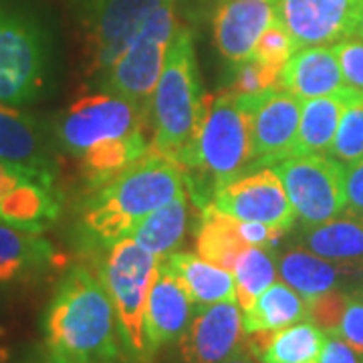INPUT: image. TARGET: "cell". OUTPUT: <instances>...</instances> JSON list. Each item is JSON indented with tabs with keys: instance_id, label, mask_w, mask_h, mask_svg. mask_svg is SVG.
Instances as JSON below:
<instances>
[{
	"instance_id": "ab89813d",
	"label": "cell",
	"mask_w": 363,
	"mask_h": 363,
	"mask_svg": "<svg viewBox=\"0 0 363 363\" xmlns=\"http://www.w3.org/2000/svg\"><path fill=\"white\" fill-rule=\"evenodd\" d=\"M351 37L363 40V6H362V11H359V14H357V21H355V26H353Z\"/></svg>"
},
{
	"instance_id": "7bdbcfd3",
	"label": "cell",
	"mask_w": 363,
	"mask_h": 363,
	"mask_svg": "<svg viewBox=\"0 0 363 363\" xmlns=\"http://www.w3.org/2000/svg\"><path fill=\"white\" fill-rule=\"evenodd\" d=\"M119 363H125V362H119Z\"/></svg>"
},
{
	"instance_id": "6da1fadb",
	"label": "cell",
	"mask_w": 363,
	"mask_h": 363,
	"mask_svg": "<svg viewBox=\"0 0 363 363\" xmlns=\"http://www.w3.org/2000/svg\"><path fill=\"white\" fill-rule=\"evenodd\" d=\"M145 117L143 105L113 91L87 95L67 109L59 123V140L71 156L81 160L93 190L147 154Z\"/></svg>"
},
{
	"instance_id": "1f68e13d",
	"label": "cell",
	"mask_w": 363,
	"mask_h": 363,
	"mask_svg": "<svg viewBox=\"0 0 363 363\" xmlns=\"http://www.w3.org/2000/svg\"><path fill=\"white\" fill-rule=\"evenodd\" d=\"M295 51H297V45H295L293 37L289 35V30L281 23L274 21L257 40L252 59H257L264 65L283 69Z\"/></svg>"
},
{
	"instance_id": "60d3db41",
	"label": "cell",
	"mask_w": 363,
	"mask_h": 363,
	"mask_svg": "<svg viewBox=\"0 0 363 363\" xmlns=\"http://www.w3.org/2000/svg\"><path fill=\"white\" fill-rule=\"evenodd\" d=\"M49 363H63V362H57V359H52V357H49Z\"/></svg>"
},
{
	"instance_id": "484cf974",
	"label": "cell",
	"mask_w": 363,
	"mask_h": 363,
	"mask_svg": "<svg viewBox=\"0 0 363 363\" xmlns=\"http://www.w3.org/2000/svg\"><path fill=\"white\" fill-rule=\"evenodd\" d=\"M277 267L283 283L309 301L335 289L345 267L351 264H335L333 260L323 259L307 248H291L277 260Z\"/></svg>"
},
{
	"instance_id": "b9f144b4",
	"label": "cell",
	"mask_w": 363,
	"mask_h": 363,
	"mask_svg": "<svg viewBox=\"0 0 363 363\" xmlns=\"http://www.w3.org/2000/svg\"><path fill=\"white\" fill-rule=\"evenodd\" d=\"M362 298H363V291H362Z\"/></svg>"
},
{
	"instance_id": "4316f807",
	"label": "cell",
	"mask_w": 363,
	"mask_h": 363,
	"mask_svg": "<svg viewBox=\"0 0 363 363\" xmlns=\"http://www.w3.org/2000/svg\"><path fill=\"white\" fill-rule=\"evenodd\" d=\"M247 248L238 233V220L214 206H204L202 222L196 234V252L208 262L234 271L236 259Z\"/></svg>"
},
{
	"instance_id": "9c48e42d",
	"label": "cell",
	"mask_w": 363,
	"mask_h": 363,
	"mask_svg": "<svg viewBox=\"0 0 363 363\" xmlns=\"http://www.w3.org/2000/svg\"><path fill=\"white\" fill-rule=\"evenodd\" d=\"M43 81L45 45L37 26L0 6V104H28Z\"/></svg>"
},
{
	"instance_id": "f35d334b",
	"label": "cell",
	"mask_w": 363,
	"mask_h": 363,
	"mask_svg": "<svg viewBox=\"0 0 363 363\" xmlns=\"http://www.w3.org/2000/svg\"><path fill=\"white\" fill-rule=\"evenodd\" d=\"M224 363H255V355L248 350H238L230 359H226Z\"/></svg>"
},
{
	"instance_id": "4dcf8cb0",
	"label": "cell",
	"mask_w": 363,
	"mask_h": 363,
	"mask_svg": "<svg viewBox=\"0 0 363 363\" xmlns=\"http://www.w3.org/2000/svg\"><path fill=\"white\" fill-rule=\"evenodd\" d=\"M279 77H281V69L264 65L257 59H248L242 63H236L233 81L226 89L236 97L257 99L269 91L279 89Z\"/></svg>"
},
{
	"instance_id": "5b68a950",
	"label": "cell",
	"mask_w": 363,
	"mask_h": 363,
	"mask_svg": "<svg viewBox=\"0 0 363 363\" xmlns=\"http://www.w3.org/2000/svg\"><path fill=\"white\" fill-rule=\"evenodd\" d=\"M204 111L194 43L188 28L180 26L169 43L164 71L147 105L152 123L150 150L180 164L192 145Z\"/></svg>"
},
{
	"instance_id": "83f0119b",
	"label": "cell",
	"mask_w": 363,
	"mask_h": 363,
	"mask_svg": "<svg viewBox=\"0 0 363 363\" xmlns=\"http://www.w3.org/2000/svg\"><path fill=\"white\" fill-rule=\"evenodd\" d=\"M327 333L305 319L271 333L259 359L262 363H317Z\"/></svg>"
},
{
	"instance_id": "f1b7e54d",
	"label": "cell",
	"mask_w": 363,
	"mask_h": 363,
	"mask_svg": "<svg viewBox=\"0 0 363 363\" xmlns=\"http://www.w3.org/2000/svg\"><path fill=\"white\" fill-rule=\"evenodd\" d=\"M277 259L272 248L247 247L234 264V283H236V303L240 311H247L252 303L277 281Z\"/></svg>"
},
{
	"instance_id": "9a60e30c",
	"label": "cell",
	"mask_w": 363,
	"mask_h": 363,
	"mask_svg": "<svg viewBox=\"0 0 363 363\" xmlns=\"http://www.w3.org/2000/svg\"><path fill=\"white\" fill-rule=\"evenodd\" d=\"M303 101L293 93L272 89L255 105L250 121V157L262 166L293 156Z\"/></svg>"
},
{
	"instance_id": "52a82bcc",
	"label": "cell",
	"mask_w": 363,
	"mask_h": 363,
	"mask_svg": "<svg viewBox=\"0 0 363 363\" xmlns=\"http://www.w3.org/2000/svg\"><path fill=\"white\" fill-rule=\"evenodd\" d=\"M178 28L180 25L174 13V0H168L157 9L152 21L131 40L128 49L117 57L116 63L105 71L109 91L147 109L157 79L164 71L169 43Z\"/></svg>"
},
{
	"instance_id": "d4e9b609",
	"label": "cell",
	"mask_w": 363,
	"mask_h": 363,
	"mask_svg": "<svg viewBox=\"0 0 363 363\" xmlns=\"http://www.w3.org/2000/svg\"><path fill=\"white\" fill-rule=\"evenodd\" d=\"M309 319V301L286 283H272L245 311V333H274Z\"/></svg>"
},
{
	"instance_id": "8992f818",
	"label": "cell",
	"mask_w": 363,
	"mask_h": 363,
	"mask_svg": "<svg viewBox=\"0 0 363 363\" xmlns=\"http://www.w3.org/2000/svg\"><path fill=\"white\" fill-rule=\"evenodd\" d=\"M157 260L133 238L125 236L111 245L99 269L116 309L121 345L131 359L143 363L150 362L143 335V313Z\"/></svg>"
},
{
	"instance_id": "7402d4cb",
	"label": "cell",
	"mask_w": 363,
	"mask_h": 363,
	"mask_svg": "<svg viewBox=\"0 0 363 363\" xmlns=\"http://www.w3.org/2000/svg\"><path fill=\"white\" fill-rule=\"evenodd\" d=\"M55 259V248L43 234L0 222V285L45 271Z\"/></svg>"
},
{
	"instance_id": "d590c367",
	"label": "cell",
	"mask_w": 363,
	"mask_h": 363,
	"mask_svg": "<svg viewBox=\"0 0 363 363\" xmlns=\"http://www.w3.org/2000/svg\"><path fill=\"white\" fill-rule=\"evenodd\" d=\"M238 233H240V238L245 240L247 247L274 248L279 247V242L285 236L286 230L285 228L262 224V222L238 220Z\"/></svg>"
},
{
	"instance_id": "603a6c76",
	"label": "cell",
	"mask_w": 363,
	"mask_h": 363,
	"mask_svg": "<svg viewBox=\"0 0 363 363\" xmlns=\"http://www.w3.org/2000/svg\"><path fill=\"white\" fill-rule=\"evenodd\" d=\"M307 250L339 264L363 262V214L347 212L333 220L307 226L301 234Z\"/></svg>"
},
{
	"instance_id": "cb8c5ba5",
	"label": "cell",
	"mask_w": 363,
	"mask_h": 363,
	"mask_svg": "<svg viewBox=\"0 0 363 363\" xmlns=\"http://www.w3.org/2000/svg\"><path fill=\"white\" fill-rule=\"evenodd\" d=\"M186 224H188V190L184 188L168 204L160 206L147 216H143L140 222H135L128 236L147 252L162 259L174 252V248L180 245L186 233Z\"/></svg>"
},
{
	"instance_id": "d6986e66",
	"label": "cell",
	"mask_w": 363,
	"mask_h": 363,
	"mask_svg": "<svg viewBox=\"0 0 363 363\" xmlns=\"http://www.w3.org/2000/svg\"><path fill=\"white\" fill-rule=\"evenodd\" d=\"M168 269L192 303L204 307L222 301H236L234 274L214 262H208L192 252H169L160 259Z\"/></svg>"
},
{
	"instance_id": "e0dca14e",
	"label": "cell",
	"mask_w": 363,
	"mask_h": 363,
	"mask_svg": "<svg viewBox=\"0 0 363 363\" xmlns=\"http://www.w3.org/2000/svg\"><path fill=\"white\" fill-rule=\"evenodd\" d=\"M274 21L272 0H220L214 14L216 47L233 63L248 61L260 35Z\"/></svg>"
},
{
	"instance_id": "ac0fdd59",
	"label": "cell",
	"mask_w": 363,
	"mask_h": 363,
	"mask_svg": "<svg viewBox=\"0 0 363 363\" xmlns=\"http://www.w3.org/2000/svg\"><path fill=\"white\" fill-rule=\"evenodd\" d=\"M345 87L343 73L339 67L333 47H303L281 69L279 89L289 91L301 101L329 95Z\"/></svg>"
},
{
	"instance_id": "44dd1931",
	"label": "cell",
	"mask_w": 363,
	"mask_h": 363,
	"mask_svg": "<svg viewBox=\"0 0 363 363\" xmlns=\"http://www.w3.org/2000/svg\"><path fill=\"white\" fill-rule=\"evenodd\" d=\"M357 93L359 91L345 85L335 93L307 99L301 107V121L293 156L327 154L337 133L341 116Z\"/></svg>"
},
{
	"instance_id": "ba28073f",
	"label": "cell",
	"mask_w": 363,
	"mask_h": 363,
	"mask_svg": "<svg viewBox=\"0 0 363 363\" xmlns=\"http://www.w3.org/2000/svg\"><path fill=\"white\" fill-rule=\"evenodd\" d=\"M297 218L317 226L341 216L347 208L343 164L325 154L291 156L274 164Z\"/></svg>"
},
{
	"instance_id": "30bf717a",
	"label": "cell",
	"mask_w": 363,
	"mask_h": 363,
	"mask_svg": "<svg viewBox=\"0 0 363 363\" xmlns=\"http://www.w3.org/2000/svg\"><path fill=\"white\" fill-rule=\"evenodd\" d=\"M168 0H85L93 67L107 71Z\"/></svg>"
},
{
	"instance_id": "2e32d148",
	"label": "cell",
	"mask_w": 363,
	"mask_h": 363,
	"mask_svg": "<svg viewBox=\"0 0 363 363\" xmlns=\"http://www.w3.org/2000/svg\"><path fill=\"white\" fill-rule=\"evenodd\" d=\"M194 307L176 277L157 260L143 313V335L150 359L160 347L180 339L192 323Z\"/></svg>"
},
{
	"instance_id": "d6a6232c",
	"label": "cell",
	"mask_w": 363,
	"mask_h": 363,
	"mask_svg": "<svg viewBox=\"0 0 363 363\" xmlns=\"http://www.w3.org/2000/svg\"><path fill=\"white\" fill-rule=\"evenodd\" d=\"M347 303H350V295L337 289H331L319 297L309 298V321L317 325L327 335H335Z\"/></svg>"
},
{
	"instance_id": "e575fe53",
	"label": "cell",
	"mask_w": 363,
	"mask_h": 363,
	"mask_svg": "<svg viewBox=\"0 0 363 363\" xmlns=\"http://www.w3.org/2000/svg\"><path fill=\"white\" fill-rule=\"evenodd\" d=\"M335 335L345 339L351 347L363 355V298L350 297L345 313L341 317V323Z\"/></svg>"
},
{
	"instance_id": "ffe728a7",
	"label": "cell",
	"mask_w": 363,
	"mask_h": 363,
	"mask_svg": "<svg viewBox=\"0 0 363 363\" xmlns=\"http://www.w3.org/2000/svg\"><path fill=\"white\" fill-rule=\"evenodd\" d=\"M0 162L52 176L51 154L37 123L4 104H0Z\"/></svg>"
},
{
	"instance_id": "7c38bea8",
	"label": "cell",
	"mask_w": 363,
	"mask_h": 363,
	"mask_svg": "<svg viewBox=\"0 0 363 363\" xmlns=\"http://www.w3.org/2000/svg\"><path fill=\"white\" fill-rule=\"evenodd\" d=\"M277 23L285 26L297 49L335 45L353 33L363 0H272Z\"/></svg>"
},
{
	"instance_id": "74e56055",
	"label": "cell",
	"mask_w": 363,
	"mask_h": 363,
	"mask_svg": "<svg viewBox=\"0 0 363 363\" xmlns=\"http://www.w3.org/2000/svg\"><path fill=\"white\" fill-rule=\"evenodd\" d=\"M317 363H363V355L339 335H327Z\"/></svg>"
},
{
	"instance_id": "277c9868",
	"label": "cell",
	"mask_w": 363,
	"mask_h": 363,
	"mask_svg": "<svg viewBox=\"0 0 363 363\" xmlns=\"http://www.w3.org/2000/svg\"><path fill=\"white\" fill-rule=\"evenodd\" d=\"M184 188L180 164L147 150L116 178L95 188L83 222L95 240L113 245L130 234L135 222L168 204Z\"/></svg>"
},
{
	"instance_id": "7a4b0ae2",
	"label": "cell",
	"mask_w": 363,
	"mask_h": 363,
	"mask_svg": "<svg viewBox=\"0 0 363 363\" xmlns=\"http://www.w3.org/2000/svg\"><path fill=\"white\" fill-rule=\"evenodd\" d=\"M45 337L57 362L119 363L116 309L89 267H73L59 283L45 317Z\"/></svg>"
},
{
	"instance_id": "5bb4252c",
	"label": "cell",
	"mask_w": 363,
	"mask_h": 363,
	"mask_svg": "<svg viewBox=\"0 0 363 363\" xmlns=\"http://www.w3.org/2000/svg\"><path fill=\"white\" fill-rule=\"evenodd\" d=\"M245 323L236 301L204 305L180 337V363H224L242 345Z\"/></svg>"
},
{
	"instance_id": "8d00e7d4",
	"label": "cell",
	"mask_w": 363,
	"mask_h": 363,
	"mask_svg": "<svg viewBox=\"0 0 363 363\" xmlns=\"http://www.w3.org/2000/svg\"><path fill=\"white\" fill-rule=\"evenodd\" d=\"M343 184H345V202L347 212L363 214V160L343 166Z\"/></svg>"
},
{
	"instance_id": "8fae6325",
	"label": "cell",
	"mask_w": 363,
	"mask_h": 363,
	"mask_svg": "<svg viewBox=\"0 0 363 363\" xmlns=\"http://www.w3.org/2000/svg\"><path fill=\"white\" fill-rule=\"evenodd\" d=\"M210 206L236 220L262 222L269 226L291 230L297 214L285 192L279 174L262 168L248 176H238L216 190Z\"/></svg>"
},
{
	"instance_id": "4fadbf2b",
	"label": "cell",
	"mask_w": 363,
	"mask_h": 363,
	"mask_svg": "<svg viewBox=\"0 0 363 363\" xmlns=\"http://www.w3.org/2000/svg\"><path fill=\"white\" fill-rule=\"evenodd\" d=\"M59 214L55 180L0 162V222L43 233Z\"/></svg>"
},
{
	"instance_id": "836d02e7",
	"label": "cell",
	"mask_w": 363,
	"mask_h": 363,
	"mask_svg": "<svg viewBox=\"0 0 363 363\" xmlns=\"http://www.w3.org/2000/svg\"><path fill=\"white\" fill-rule=\"evenodd\" d=\"M333 51L337 55L345 85L363 91V40L355 37L339 40L333 45Z\"/></svg>"
},
{
	"instance_id": "3957f363",
	"label": "cell",
	"mask_w": 363,
	"mask_h": 363,
	"mask_svg": "<svg viewBox=\"0 0 363 363\" xmlns=\"http://www.w3.org/2000/svg\"><path fill=\"white\" fill-rule=\"evenodd\" d=\"M259 99L236 97L228 89L204 95L198 133L180 157L186 190L202 206H208L216 190L238 178L252 162L250 121Z\"/></svg>"
},
{
	"instance_id": "f546056e",
	"label": "cell",
	"mask_w": 363,
	"mask_h": 363,
	"mask_svg": "<svg viewBox=\"0 0 363 363\" xmlns=\"http://www.w3.org/2000/svg\"><path fill=\"white\" fill-rule=\"evenodd\" d=\"M327 154L343 166L363 160V91H359L345 107Z\"/></svg>"
}]
</instances>
